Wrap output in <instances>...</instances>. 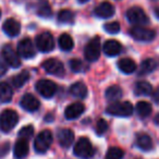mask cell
<instances>
[{
  "mask_svg": "<svg viewBox=\"0 0 159 159\" xmlns=\"http://www.w3.org/2000/svg\"><path fill=\"white\" fill-rule=\"evenodd\" d=\"M75 156L82 159H89L94 156L95 154V149H94L93 145L89 142V139L86 137H81L79 141L75 143L74 149H73Z\"/></svg>",
  "mask_w": 159,
  "mask_h": 159,
  "instance_id": "6da1fadb",
  "label": "cell"
},
{
  "mask_svg": "<svg viewBox=\"0 0 159 159\" xmlns=\"http://www.w3.org/2000/svg\"><path fill=\"white\" fill-rule=\"evenodd\" d=\"M133 110L134 108L130 102H116L108 106L106 112L116 117H130L132 116Z\"/></svg>",
  "mask_w": 159,
  "mask_h": 159,
  "instance_id": "7a4b0ae2",
  "label": "cell"
},
{
  "mask_svg": "<svg viewBox=\"0 0 159 159\" xmlns=\"http://www.w3.org/2000/svg\"><path fill=\"white\" fill-rule=\"evenodd\" d=\"M19 121V116L12 109H6L0 115V130L2 132H10Z\"/></svg>",
  "mask_w": 159,
  "mask_h": 159,
  "instance_id": "3957f363",
  "label": "cell"
},
{
  "mask_svg": "<svg viewBox=\"0 0 159 159\" xmlns=\"http://www.w3.org/2000/svg\"><path fill=\"white\" fill-rule=\"evenodd\" d=\"M126 19L135 26H143L149 23V18L142 8L132 7L126 11Z\"/></svg>",
  "mask_w": 159,
  "mask_h": 159,
  "instance_id": "277c9868",
  "label": "cell"
},
{
  "mask_svg": "<svg viewBox=\"0 0 159 159\" xmlns=\"http://www.w3.org/2000/svg\"><path fill=\"white\" fill-rule=\"evenodd\" d=\"M100 50H102V44H100V38L98 36L92 38L84 49L85 59L89 62H94L98 60L100 56Z\"/></svg>",
  "mask_w": 159,
  "mask_h": 159,
  "instance_id": "5b68a950",
  "label": "cell"
},
{
  "mask_svg": "<svg viewBox=\"0 0 159 159\" xmlns=\"http://www.w3.org/2000/svg\"><path fill=\"white\" fill-rule=\"evenodd\" d=\"M52 144V134L49 130H44L36 136L34 141V148L37 152L43 154L49 149Z\"/></svg>",
  "mask_w": 159,
  "mask_h": 159,
  "instance_id": "8992f818",
  "label": "cell"
},
{
  "mask_svg": "<svg viewBox=\"0 0 159 159\" xmlns=\"http://www.w3.org/2000/svg\"><path fill=\"white\" fill-rule=\"evenodd\" d=\"M1 56L6 63L11 68H19L21 66L20 56L11 45H5L1 49Z\"/></svg>",
  "mask_w": 159,
  "mask_h": 159,
  "instance_id": "52a82bcc",
  "label": "cell"
},
{
  "mask_svg": "<svg viewBox=\"0 0 159 159\" xmlns=\"http://www.w3.org/2000/svg\"><path fill=\"white\" fill-rule=\"evenodd\" d=\"M130 35L139 42H152L156 36V32L144 26H134L130 30Z\"/></svg>",
  "mask_w": 159,
  "mask_h": 159,
  "instance_id": "ba28073f",
  "label": "cell"
},
{
  "mask_svg": "<svg viewBox=\"0 0 159 159\" xmlns=\"http://www.w3.org/2000/svg\"><path fill=\"white\" fill-rule=\"evenodd\" d=\"M36 47L38 50L43 51V52H49L53 49L55 47V40H53V36L51 35L49 32H44V33L39 34L36 37Z\"/></svg>",
  "mask_w": 159,
  "mask_h": 159,
  "instance_id": "9c48e42d",
  "label": "cell"
},
{
  "mask_svg": "<svg viewBox=\"0 0 159 159\" xmlns=\"http://www.w3.org/2000/svg\"><path fill=\"white\" fill-rule=\"evenodd\" d=\"M36 89L37 92L45 98H51L57 92V85L55 82L50 80H39L36 83Z\"/></svg>",
  "mask_w": 159,
  "mask_h": 159,
  "instance_id": "30bf717a",
  "label": "cell"
},
{
  "mask_svg": "<svg viewBox=\"0 0 159 159\" xmlns=\"http://www.w3.org/2000/svg\"><path fill=\"white\" fill-rule=\"evenodd\" d=\"M43 69L48 74L56 75V76H62L64 74L63 63L61 61H59L58 59H55V58L45 60L43 62Z\"/></svg>",
  "mask_w": 159,
  "mask_h": 159,
  "instance_id": "8fae6325",
  "label": "cell"
},
{
  "mask_svg": "<svg viewBox=\"0 0 159 159\" xmlns=\"http://www.w3.org/2000/svg\"><path fill=\"white\" fill-rule=\"evenodd\" d=\"M18 53L24 59H31L35 56L34 44L30 38H24L18 45Z\"/></svg>",
  "mask_w": 159,
  "mask_h": 159,
  "instance_id": "7c38bea8",
  "label": "cell"
},
{
  "mask_svg": "<svg viewBox=\"0 0 159 159\" xmlns=\"http://www.w3.org/2000/svg\"><path fill=\"white\" fill-rule=\"evenodd\" d=\"M20 105L24 110L30 111V112H34V111L38 110L40 107V102L37 98L32 94H25L22 98H21Z\"/></svg>",
  "mask_w": 159,
  "mask_h": 159,
  "instance_id": "4fadbf2b",
  "label": "cell"
},
{
  "mask_svg": "<svg viewBox=\"0 0 159 159\" xmlns=\"http://www.w3.org/2000/svg\"><path fill=\"white\" fill-rule=\"evenodd\" d=\"M2 30L8 36L10 37H16L21 32V24L16 19H8L5 21L2 25Z\"/></svg>",
  "mask_w": 159,
  "mask_h": 159,
  "instance_id": "5bb4252c",
  "label": "cell"
},
{
  "mask_svg": "<svg viewBox=\"0 0 159 159\" xmlns=\"http://www.w3.org/2000/svg\"><path fill=\"white\" fill-rule=\"evenodd\" d=\"M95 16L102 19H108L115 14V7L108 1L100 2L97 7L95 8Z\"/></svg>",
  "mask_w": 159,
  "mask_h": 159,
  "instance_id": "9a60e30c",
  "label": "cell"
},
{
  "mask_svg": "<svg viewBox=\"0 0 159 159\" xmlns=\"http://www.w3.org/2000/svg\"><path fill=\"white\" fill-rule=\"evenodd\" d=\"M85 110V107L81 102H73L69 105L64 110V116L68 120H74L79 118Z\"/></svg>",
  "mask_w": 159,
  "mask_h": 159,
  "instance_id": "2e32d148",
  "label": "cell"
},
{
  "mask_svg": "<svg viewBox=\"0 0 159 159\" xmlns=\"http://www.w3.org/2000/svg\"><path fill=\"white\" fill-rule=\"evenodd\" d=\"M102 50H104L105 55H107L108 57H115V56H118L120 52H121L122 46L118 40L109 39L104 44Z\"/></svg>",
  "mask_w": 159,
  "mask_h": 159,
  "instance_id": "e0dca14e",
  "label": "cell"
},
{
  "mask_svg": "<svg viewBox=\"0 0 159 159\" xmlns=\"http://www.w3.org/2000/svg\"><path fill=\"white\" fill-rule=\"evenodd\" d=\"M58 141L62 147H69L74 141V133L70 129H61L58 132Z\"/></svg>",
  "mask_w": 159,
  "mask_h": 159,
  "instance_id": "ac0fdd59",
  "label": "cell"
},
{
  "mask_svg": "<svg viewBox=\"0 0 159 159\" xmlns=\"http://www.w3.org/2000/svg\"><path fill=\"white\" fill-rule=\"evenodd\" d=\"M29 149H30V145H29V141L24 139H20L14 145V157L18 159H22L24 157L27 156L29 154Z\"/></svg>",
  "mask_w": 159,
  "mask_h": 159,
  "instance_id": "d6986e66",
  "label": "cell"
},
{
  "mask_svg": "<svg viewBox=\"0 0 159 159\" xmlns=\"http://www.w3.org/2000/svg\"><path fill=\"white\" fill-rule=\"evenodd\" d=\"M118 68L121 72L125 73V74H131L136 70L137 66L134 60L130 59V58H122L118 61Z\"/></svg>",
  "mask_w": 159,
  "mask_h": 159,
  "instance_id": "ffe728a7",
  "label": "cell"
},
{
  "mask_svg": "<svg viewBox=\"0 0 159 159\" xmlns=\"http://www.w3.org/2000/svg\"><path fill=\"white\" fill-rule=\"evenodd\" d=\"M70 93L74 97L83 99L87 95V87L83 82H76L70 87Z\"/></svg>",
  "mask_w": 159,
  "mask_h": 159,
  "instance_id": "44dd1931",
  "label": "cell"
},
{
  "mask_svg": "<svg viewBox=\"0 0 159 159\" xmlns=\"http://www.w3.org/2000/svg\"><path fill=\"white\" fill-rule=\"evenodd\" d=\"M12 96H13V89H11V86L6 82L0 83V102H11Z\"/></svg>",
  "mask_w": 159,
  "mask_h": 159,
  "instance_id": "7402d4cb",
  "label": "cell"
},
{
  "mask_svg": "<svg viewBox=\"0 0 159 159\" xmlns=\"http://www.w3.org/2000/svg\"><path fill=\"white\" fill-rule=\"evenodd\" d=\"M157 68V63L154 59L152 58H148L145 59L139 66V75H147L149 73H152L155 69Z\"/></svg>",
  "mask_w": 159,
  "mask_h": 159,
  "instance_id": "603a6c76",
  "label": "cell"
},
{
  "mask_svg": "<svg viewBox=\"0 0 159 159\" xmlns=\"http://www.w3.org/2000/svg\"><path fill=\"white\" fill-rule=\"evenodd\" d=\"M135 110L139 118H147L152 115V107L147 102H139L135 106Z\"/></svg>",
  "mask_w": 159,
  "mask_h": 159,
  "instance_id": "cb8c5ba5",
  "label": "cell"
},
{
  "mask_svg": "<svg viewBox=\"0 0 159 159\" xmlns=\"http://www.w3.org/2000/svg\"><path fill=\"white\" fill-rule=\"evenodd\" d=\"M105 95H106L107 100L116 102L122 97V89H120L118 85H112V86H110V87L107 89Z\"/></svg>",
  "mask_w": 159,
  "mask_h": 159,
  "instance_id": "d4e9b609",
  "label": "cell"
},
{
  "mask_svg": "<svg viewBox=\"0 0 159 159\" xmlns=\"http://www.w3.org/2000/svg\"><path fill=\"white\" fill-rule=\"evenodd\" d=\"M136 145L141 148L142 150H149L152 148V141L149 135L147 134H139L136 137Z\"/></svg>",
  "mask_w": 159,
  "mask_h": 159,
  "instance_id": "484cf974",
  "label": "cell"
},
{
  "mask_svg": "<svg viewBox=\"0 0 159 159\" xmlns=\"http://www.w3.org/2000/svg\"><path fill=\"white\" fill-rule=\"evenodd\" d=\"M134 91L136 95H150L152 93V86L146 81H141V82H137L135 84Z\"/></svg>",
  "mask_w": 159,
  "mask_h": 159,
  "instance_id": "4316f807",
  "label": "cell"
},
{
  "mask_svg": "<svg viewBox=\"0 0 159 159\" xmlns=\"http://www.w3.org/2000/svg\"><path fill=\"white\" fill-rule=\"evenodd\" d=\"M59 47L63 51H70L71 49L74 46V42H73V38L71 37L69 34H62L59 37Z\"/></svg>",
  "mask_w": 159,
  "mask_h": 159,
  "instance_id": "83f0119b",
  "label": "cell"
},
{
  "mask_svg": "<svg viewBox=\"0 0 159 159\" xmlns=\"http://www.w3.org/2000/svg\"><path fill=\"white\" fill-rule=\"evenodd\" d=\"M29 80H30V72L29 71H22L21 73H19L16 76L12 77V84L16 89H20Z\"/></svg>",
  "mask_w": 159,
  "mask_h": 159,
  "instance_id": "f1b7e54d",
  "label": "cell"
},
{
  "mask_svg": "<svg viewBox=\"0 0 159 159\" xmlns=\"http://www.w3.org/2000/svg\"><path fill=\"white\" fill-rule=\"evenodd\" d=\"M58 21L60 23H72L74 21V13L71 10L63 9L58 13Z\"/></svg>",
  "mask_w": 159,
  "mask_h": 159,
  "instance_id": "f546056e",
  "label": "cell"
},
{
  "mask_svg": "<svg viewBox=\"0 0 159 159\" xmlns=\"http://www.w3.org/2000/svg\"><path fill=\"white\" fill-rule=\"evenodd\" d=\"M37 14L39 16H43V18H50L52 16V10H51L49 3L46 2V1L40 2L37 7Z\"/></svg>",
  "mask_w": 159,
  "mask_h": 159,
  "instance_id": "4dcf8cb0",
  "label": "cell"
},
{
  "mask_svg": "<svg viewBox=\"0 0 159 159\" xmlns=\"http://www.w3.org/2000/svg\"><path fill=\"white\" fill-rule=\"evenodd\" d=\"M124 152L119 147H110L106 152L105 159H122Z\"/></svg>",
  "mask_w": 159,
  "mask_h": 159,
  "instance_id": "1f68e13d",
  "label": "cell"
},
{
  "mask_svg": "<svg viewBox=\"0 0 159 159\" xmlns=\"http://www.w3.org/2000/svg\"><path fill=\"white\" fill-rule=\"evenodd\" d=\"M70 68L71 70L73 71V72L75 73H80V72H83V70H84V63H83L82 61L80 59H71L70 60Z\"/></svg>",
  "mask_w": 159,
  "mask_h": 159,
  "instance_id": "d6a6232c",
  "label": "cell"
},
{
  "mask_svg": "<svg viewBox=\"0 0 159 159\" xmlns=\"http://www.w3.org/2000/svg\"><path fill=\"white\" fill-rule=\"evenodd\" d=\"M33 134H34L33 125H26L20 130V132H19V137H20V139H29L30 137L33 136Z\"/></svg>",
  "mask_w": 159,
  "mask_h": 159,
  "instance_id": "836d02e7",
  "label": "cell"
},
{
  "mask_svg": "<svg viewBox=\"0 0 159 159\" xmlns=\"http://www.w3.org/2000/svg\"><path fill=\"white\" fill-rule=\"evenodd\" d=\"M104 30L109 34H117L120 32V24L118 22H109L104 25Z\"/></svg>",
  "mask_w": 159,
  "mask_h": 159,
  "instance_id": "e575fe53",
  "label": "cell"
},
{
  "mask_svg": "<svg viewBox=\"0 0 159 159\" xmlns=\"http://www.w3.org/2000/svg\"><path fill=\"white\" fill-rule=\"evenodd\" d=\"M108 130V123L105 119H99L96 123V133L98 135L105 134V132Z\"/></svg>",
  "mask_w": 159,
  "mask_h": 159,
  "instance_id": "d590c367",
  "label": "cell"
},
{
  "mask_svg": "<svg viewBox=\"0 0 159 159\" xmlns=\"http://www.w3.org/2000/svg\"><path fill=\"white\" fill-rule=\"evenodd\" d=\"M7 66H8V64L6 63L5 61L0 60V76H2V75L6 74V72H7Z\"/></svg>",
  "mask_w": 159,
  "mask_h": 159,
  "instance_id": "8d00e7d4",
  "label": "cell"
},
{
  "mask_svg": "<svg viewBox=\"0 0 159 159\" xmlns=\"http://www.w3.org/2000/svg\"><path fill=\"white\" fill-rule=\"evenodd\" d=\"M152 99H154L155 102H158V104H159V87H158V89H156L154 92H152Z\"/></svg>",
  "mask_w": 159,
  "mask_h": 159,
  "instance_id": "74e56055",
  "label": "cell"
},
{
  "mask_svg": "<svg viewBox=\"0 0 159 159\" xmlns=\"http://www.w3.org/2000/svg\"><path fill=\"white\" fill-rule=\"evenodd\" d=\"M155 14H156V16L159 18V8H156V9H155Z\"/></svg>",
  "mask_w": 159,
  "mask_h": 159,
  "instance_id": "f35d334b",
  "label": "cell"
},
{
  "mask_svg": "<svg viewBox=\"0 0 159 159\" xmlns=\"http://www.w3.org/2000/svg\"><path fill=\"white\" fill-rule=\"evenodd\" d=\"M77 1H79L80 3H85V2H87L89 0H77Z\"/></svg>",
  "mask_w": 159,
  "mask_h": 159,
  "instance_id": "ab89813d",
  "label": "cell"
},
{
  "mask_svg": "<svg viewBox=\"0 0 159 159\" xmlns=\"http://www.w3.org/2000/svg\"><path fill=\"white\" fill-rule=\"evenodd\" d=\"M0 16H1V11H0Z\"/></svg>",
  "mask_w": 159,
  "mask_h": 159,
  "instance_id": "60d3db41",
  "label": "cell"
}]
</instances>
